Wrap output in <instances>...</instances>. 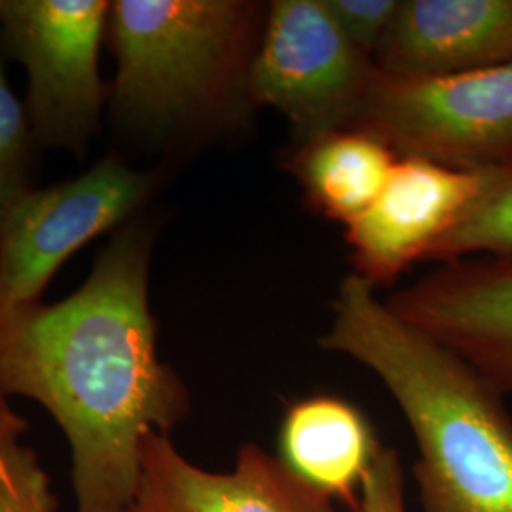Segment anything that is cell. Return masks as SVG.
I'll list each match as a JSON object with an SVG mask.
<instances>
[{
  "label": "cell",
  "mask_w": 512,
  "mask_h": 512,
  "mask_svg": "<svg viewBox=\"0 0 512 512\" xmlns=\"http://www.w3.org/2000/svg\"><path fill=\"white\" fill-rule=\"evenodd\" d=\"M152 243L150 222L129 220L76 293L0 321V393L37 401L65 433L76 512H131L145 440L190 410L158 355Z\"/></svg>",
  "instance_id": "1"
},
{
  "label": "cell",
  "mask_w": 512,
  "mask_h": 512,
  "mask_svg": "<svg viewBox=\"0 0 512 512\" xmlns=\"http://www.w3.org/2000/svg\"><path fill=\"white\" fill-rule=\"evenodd\" d=\"M374 291L348 275L319 346L374 372L401 408L418 444L421 512H512V418L503 395Z\"/></svg>",
  "instance_id": "2"
},
{
  "label": "cell",
  "mask_w": 512,
  "mask_h": 512,
  "mask_svg": "<svg viewBox=\"0 0 512 512\" xmlns=\"http://www.w3.org/2000/svg\"><path fill=\"white\" fill-rule=\"evenodd\" d=\"M268 8L243 0H112L109 84L118 131L150 143L215 135L249 105Z\"/></svg>",
  "instance_id": "3"
},
{
  "label": "cell",
  "mask_w": 512,
  "mask_h": 512,
  "mask_svg": "<svg viewBox=\"0 0 512 512\" xmlns=\"http://www.w3.org/2000/svg\"><path fill=\"white\" fill-rule=\"evenodd\" d=\"M109 0H0L4 57L23 65V107L40 148L82 158L101 135L109 84L99 74Z\"/></svg>",
  "instance_id": "4"
},
{
  "label": "cell",
  "mask_w": 512,
  "mask_h": 512,
  "mask_svg": "<svg viewBox=\"0 0 512 512\" xmlns=\"http://www.w3.org/2000/svg\"><path fill=\"white\" fill-rule=\"evenodd\" d=\"M355 128L399 158L471 173L512 167V61L446 76L380 71Z\"/></svg>",
  "instance_id": "5"
},
{
  "label": "cell",
  "mask_w": 512,
  "mask_h": 512,
  "mask_svg": "<svg viewBox=\"0 0 512 512\" xmlns=\"http://www.w3.org/2000/svg\"><path fill=\"white\" fill-rule=\"evenodd\" d=\"M154 175L105 156L82 175L29 188L0 211V321L40 304L69 256L139 217Z\"/></svg>",
  "instance_id": "6"
},
{
  "label": "cell",
  "mask_w": 512,
  "mask_h": 512,
  "mask_svg": "<svg viewBox=\"0 0 512 512\" xmlns=\"http://www.w3.org/2000/svg\"><path fill=\"white\" fill-rule=\"evenodd\" d=\"M378 73L323 0H277L249 69V97L279 110L304 143L355 128Z\"/></svg>",
  "instance_id": "7"
},
{
  "label": "cell",
  "mask_w": 512,
  "mask_h": 512,
  "mask_svg": "<svg viewBox=\"0 0 512 512\" xmlns=\"http://www.w3.org/2000/svg\"><path fill=\"white\" fill-rule=\"evenodd\" d=\"M385 304L512 395V258L444 262Z\"/></svg>",
  "instance_id": "8"
},
{
  "label": "cell",
  "mask_w": 512,
  "mask_h": 512,
  "mask_svg": "<svg viewBox=\"0 0 512 512\" xmlns=\"http://www.w3.org/2000/svg\"><path fill=\"white\" fill-rule=\"evenodd\" d=\"M482 173L399 158L378 200L346 226L353 274L374 289L427 260L473 203Z\"/></svg>",
  "instance_id": "9"
},
{
  "label": "cell",
  "mask_w": 512,
  "mask_h": 512,
  "mask_svg": "<svg viewBox=\"0 0 512 512\" xmlns=\"http://www.w3.org/2000/svg\"><path fill=\"white\" fill-rule=\"evenodd\" d=\"M131 512H336L304 486L275 454L243 444L226 473L184 458L167 433L143 444L141 478Z\"/></svg>",
  "instance_id": "10"
},
{
  "label": "cell",
  "mask_w": 512,
  "mask_h": 512,
  "mask_svg": "<svg viewBox=\"0 0 512 512\" xmlns=\"http://www.w3.org/2000/svg\"><path fill=\"white\" fill-rule=\"evenodd\" d=\"M512 61V0H406L374 54L391 76H446Z\"/></svg>",
  "instance_id": "11"
},
{
  "label": "cell",
  "mask_w": 512,
  "mask_h": 512,
  "mask_svg": "<svg viewBox=\"0 0 512 512\" xmlns=\"http://www.w3.org/2000/svg\"><path fill=\"white\" fill-rule=\"evenodd\" d=\"M380 448L382 440L359 406L323 393L287 406L275 456L304 486L357 512Z\"/></svg>",
  "instance_id": "12"
},
{
  "label": "cell",
  "mask_w": 512,
  "mask_h": 512,
  "mask_svg": "<svg viewBox=\"0 0 512 512\" xmlns=\"http://www.w3.org/2000/svg\"><path fill=\"white\" fill-rule=\"evenodd\" d=\"M399 156L365 129H338L298 143L289 169L319 215L344 226L378 200Z\"/></svg>",
  "instance_id": "13"
},
{
  "label": "cell",
  "mask_w": 512,
  "mask_h": 512,
  "mask_svg": "<svg viewBox=\"0 0 512 512\" xmlns=\"http://www.w3.org/2000/svg\"><path fill=\"white\" fill-rule=\"evenodd\" d=\"M471 255L512 258V167L482 173L475 200L427 260L444 264Z\"/></svg>",
  "instance_id": "14"
},
{
  "label": "cell",
  "mask_w": 512,
  "mask_h": 512,
  "mask_svg": "<svg viewBox=\"0 0 512 512\" xmlns=\"http://www.w3.org/2000/svg\"><path fill=\"white\" fill-rule=\"evenodd\" d=\"M37 148L23 103L12 92L0 44V211L31 186V164Z\"/></svg>",
  "instance_id": "15"
},
{
  "label": "cell",
  "mask_w": 512,
  "mask_h": 512,
  "mask_svg": "<svg viewBox=\"0 0 512 512\" xmlns=\"http://www.w3.org/2000/svg\"><path fill=\"white\" fill-rule=\"evenodd\" d=\"M0 512H57L37 454L18 440L0 446Z\"/></svg>",
  "instance_id": "16"
},
{
  "label": "cell",
  "mask_w": 512,
  "mask_h": 512,
  "mask_svg": "<svg viewBox=\"0 0 512 512\" xmlns=\"http://www.w3.org/2000/svg\"><path fill=\"white\" fill-rule=\"evenodd\" d=\"M346 37L374 59L387 27L399 12V0H323Z\"/></svg>",
  "instance_id": "17"
},
{
  "label": "cell",
  "mask_w": 512,
  "mask_h": 512,
  "mask_svg": "<svg viewBox=\"0 0 512 512\" xmlns=\"http://www.w3.org/2000/svg\"><path fill=\"white\" fill-rule=\"evenodd\" d=\"M357 512H406L403 461L395 448L382 444L363 484Z\"/></svg>",
  "instance_id": "18"
},
{
  "label": "cell",
  "mask_w": 512,
  "mask_h": 512,
  "mask_svg": "<svg viewBox=\"0 0 512 512\" xmlns=\"http://www.w3.org/2000/svg\"><path fill=\"white\" fill-rule=\"evenodd\" d=\"M25 429H27V423L8 406L6 397L0 393V446L8 442H16Z\"/></svg>",
  "instance_id": "19"
}]
</instances>
